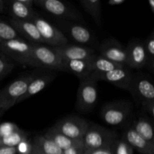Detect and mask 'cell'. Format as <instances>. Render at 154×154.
Segmentation results:
<instances>
[{"mask_svg": "<svg viewBox=\"0 0 154 154\" xmlns=\"http://www.w3.org/2000/svg\"><path fill=\"white\" fill-rule=\"evenodd\" d=\"M32 142L33 150L41 154H63V150L44 135H37Z\"/></svg>", "mask_w": 154, "mask_h": 154, "instance_id": "obj_23", "label": "cell"}, {"mask_svg": "<svg viewBox=\"0 0 154 154\" xmlns=\"http://www.w3.org/2000/svg\"><path fill=\"white\" fill-rule=\"evenodd\" d=\"M84 149L83 144L80 145L74 146L66 150H63V154H84Z\"/></svg>", "mask_w": 154, "mask_h": 154, "instance_id": "obj_35", "label": "cell"}, {"mask_svg": "<svg viewBox=\"0 0 154 154\" xmlns=\"http://www.w3.org/2000/svg\"><path fill=\"white\" fill-rule=\"evenodd\" d=\"M27 66L37 67L47 71L64 72L63 60L54 48L43 45H34Z\"/></svg>", "mask_w": 154, "mask_h": 154, "instance_id": "obj_1", "label": "cell"}, {"mask_svg": "<svg viewBox=\"0 0 154 154\" xmlns=\"http://www.w3.org/2000/svg\"><path fill=\"white\" fill-rule=\"evenodd\" d=\"M126 49V66L141 69L147 65V56L144 42L135 40L129 43Z\"/></svg>", "mask_w": 154, "mask_h": 154, "instance_id": "obj_15", "label": "cell"}, {"mask_svg": "<svg viewBox=\"0 0 154 154\" xmlns=\"http://www.w3.org/2000/svg\"><path fill=\"white\" fill-rule=\"evenodd\" d=\"M29 138V133L20 129L8 136L0 138V147H17L23 140Z\"/></svg>", "mask_w": 154, "mask_h": 154, "instance_id": "obj_26", "label": "cell"}, {"mask_svg": "<svg viewBox=\"0 0 154 154\" xmlns=\"http://www.w3.org/2000/svg\"><path fill=\"white\" fill-rule=\"evenodd\" d=\"M9 24L17 32L18 35H22L29 43L34 45L44 44L37 27L32 20H17L11 18Z\"/></svg>", "mask_w": 154, "mask_h": 154, "instance_id": "obj_16", "label": "cell"}, {"mask_svg": "<svg viewBox=\"0 0 154 154\" xmlns=\"http://www.w3.org/2000/svg\"><path fill=\"white\" fill-rule=\"evenodd\" d=\"M146 56H147V66L148 69L153 71L154 66V31L144 41Z\"/></svg>", "mask_w": 154, "mask_h": 154, "instance_id": "obj_27", "label": "cell"}, {"mask_svg": "<svg viewBox=\"0 0 154 154\" xmlns=\"http://www.w3.org/2000/svg\"><path fill=\"white\" fill-rule=\"evenodd\" d=\"M125 1L126 0H109L108 1V5L111 6H117L123 4Z\"/></svg>", "mask_w": 154, "mask_h": 154, "instance_id": "obj_38", "label": "cell"}, {"mask_svg": "<svg viewBox=\"0 0 154 154\" xmlns=\"http://www.w3.org/2000/svg\"><path fill=\"white\" fill-rule=\"evenodd\" d=\"M62 28L69 35V37L76 43L84 45H93L94 42V35L87 27L82 24L66 21L60 23Z\"/></svg>", "mask_w": 154, "mask_h": 154, "instance_id": "obj_14", "label": "cell"}, {"mask_svg": "<svg viewBox=\"0 0 154 154\" xmlns=\"http://www.w3.org/2000/svg\"><path fill=\"white\" fill-rule=\"evenodd\" d=\"M35 73L26 76L17 78L10 84L0 90V110L6 111L10 109L15 104H17L18 99L22 97L26 92L28 86Z\"/></svg>", "mask_w": 154, "mask_h": 154, "instance_id": "obj_3", "label": "cell"}, {"mask_svg": "<svg viewBox=\"0 0 154 154\" xmlns=\"http://www.w3.org/2000/svg\"><path fill=\"white\" fill-rule=\"evenodd\" d=\"M89 123L76 116H69L59 120L53 127L68 138L73 140H82Z\"/></svg>", "mask_w": 154, "mask_h": 154, "instance_id": "obj_8", "label": "cell"}, {"mask_svg": "<svg viewBox=\"0 0 154 154\" xmlns=\"http://www.w3.org/2000/svg\"><path fill=\"white\" fill-rule=\"evenodd\" d=\"M144 111L147 113L148 115H150L152 118L154 117V100L147 101L141 103Z\"/></svg>", "mask_w": 154, "mask_h": 154, "instance_id": "obj_34", "label": "cell"}, {"mask_svg": "<svg viewBox=\"0 0 154 154\" xmlns=\"http://www.w3.org/2000/svg\"><path fill=\"white\" fill-rule=\"evenodd\" d=\"M34 2L45 11L64 20L80 21L82 20L77 11L59 0H34Z\"/></svg>", "mask_w": 154, "mask_h": 154, "instance_id": "obj_10", "label": "cell"}, {"mask_svg": "<svg viewBox=\"0 0 154 154\" xmlns=\"http://www.w3.org/2000/svg\"><path fill=\"white\" fill-rule=\"evenodd\" d=\"M114 144L111 146H109V147H103V148L96 149V150H87V151L84 152V154H114Z\"/></svg>", "mask_w": 154, "mask_h": 154, "instance_id": "obj_33", "label": "cell"}, {"mask_svg": "<svg viewBox=\"0 0 154 154\" xmlns=\"http://www.w3.org/2000/svg\"><path fill=\"white\" fill-rule=\"evenodd\" d=\"M117 135L112 131L96 124H89L82 138L84 151L103 148L113 145L117 140Z\"/></svg>", "mask_w": 154, "mask_h": 154, "instance_id": "obj_2", "label": "cell"}, {"mask_svg": "<svg viewBox=\"0 0 154 154\" xmlns=\"http://www.w3.org/2000/svg\"><path fill=\"white\" fill-rule=\"evenodd\" d=\"M19 1L20 2L22 3L23 5L29 8H33V5H35L34 0H19Z\"/></svg>", "mask_w": 154, "mask_h": 154, "instance_id": "obj_37", "label": "cell"}, {"mask_svg": "<svg viewBox=\"0 0 154 154\" xmlns=\"http://www.w3.org/2000/svg\"><path fill=\"white\" fill-rule=\"evenodd\" d=\"M99 55L117 64L126 66V48L115 39L104 41L99 48Z\"/></svg>", "mask_w": 154, "mask_h": 154, "instance_id": "obj_12", "label": "cell"}, {"mask_svg": "<svg viewBox=\"0 0 154 154\" xmlns=\"http://www.w3.org/2000/svg\"><path fill=\"white\" fill-rule=\"evenodd\" d=\"M81 7L90 14L98 26L102 24V5L99 0H82L80 1Z\"/></svg>", "mask_w": 154, "mask_h": 154, "instance_id": "obj_25", "label": "cell"}, {"mask_svg": "<svg viewBox=\"0 0 154 154\" xmlns=\"http://www.w3.org/2000/svg\"><path fill=\"white\" fill-rule=\"evenodd\" d=\"M17 154H32V142L29 138L23 140L16 147Z\"/></svg>", "mask_w": 154, "mask_h": 154, "instance_id": "obj_32", "label": "cell"}, {"mask_svg": "<svg viewBox=\"0 0 154 154\" xmlns=\"http://www.w3.org/2000/svg\"><path fill=\"white\" fill-rule=\"evenodd\" d=\"M130 92L135 99L141 103L154 100V86L151 80L142 75L132 77Z\"/></svg>", "mask_w": 154, "mask_h": 154, "instance_id": "obj_11", "label": "cell"}, {"mask_svg": "<svg viewBox=\"0 0 154 154\" xmlns=\"http://www.w3.org/2000/svg\"><path fill=\"white\" fill-rule=\"evenodd\" d=\"M0 154H17L16 147H0Z\"/></svg>", "mask_w": 154, "mask_h": 154, "instance_id": "obj_36", "label": "cell"}, {"mask_svg": "<svg viewBox=\"0 0 154 154\" xmlns=\"http://www.w3.org/2000/svg\"><path fill=\"white\" fill-rule=\"evenodd\" d=\"M5 8V2L0 0V14L4 12Z\"/></svg>", "mask_w": 154, "mask_h": 154, "instance_id": "obj_39", "label": "cell"}, {"mask_svg": "<svg viewBox=\"0 0 154 154\" xmlns=\"http://www.w3.org/2000/svg\"><path fill=\"white\" fill-rule=\"evenodd\" d=\"M133 149L122 138H117L114 144V154H133Z\"/></svg>", "mask_w": 154, "mask_h": 154, "instance_id": "obj_30", "label": "cell"}, {"mask_svg": "<svg viewBox=\"0 0 154 154\" xmlns=\"http://www.w3.org/2000/svg\"><path fill=\"white\" fill-rule=\"evenodd\" d=\"M90 77L97 82L99 81H106L119 88L129 91L133 76L129 68L126 66H123L105 73L92 72Z\"/></svg>", "mask_w": 154, "mask_h": 154, "instance_id": "obj_9", "label": "cell"}, {"mask_svg": "<svg viewBox=\"0 0 154 154\" xmlns=\"http://www.w3.org/2000/svg\"><path fill=\"white\" fill-rule=\"evenodd\" d=\"M90 63L92 72H98V73H105L123 66V65L117 64L114 62L110 61L97 54L90 59Z\"/></svg>", "mask_w": 154, "mask_h": 154, "instance_id": "obj_24", "label": "cell"}, {"mask_svg": "<svg viewBox=\"0 0 154 154\" xmlns=\"http://www.w3.org/2000/svg\"><path fill=\"white\" fill-rule=\"evenodd\" d=\"M44 135L48 139L51 140L62 150H66L74 146L80 145L82 144V140L71 139L54 129L53 126L50 128Z\"/></svg>", "mask_w": 154, "mask_h": 154, "instance_id": "obj_22", "label": "cell"}, {"mask_svg": "<svg viewBox=\"0 0 154 154\" xmlns=\"http://www.w3.org/2000/svg\"><path fill=\"white\" fill-rule=\"evenodd\" d=\"M3 40H2V39H0V49H1V44H2V42Z\"/></svg>", "mask_w": 154, "mask_h": 154, "instance_id": "obj_42", "label": "cell"}, {"mask_svg": "<svg viewBox=\"0 0 154 154\" xmlns=\"http://www.w3.org/2000/svg\"><path fill=\"white\" fill-rule=\"evenodd\" d=\"M63 67L64 72L73 74L80 80L87 78L92 73L90 60H63Z\"/></svg>", "mask_w": 154, "mask_h": 154, "instance_id": "obj_20", "label": "cell"}, {"mask_svg": "<svg viewBox=\"0 0 154 154\" xmlns=\"http://www.w3.org/2000/svg\"><path fill=\"white\" fill-rule=\"evenodd\" d=\"M148 5L150 6L151 11L154 13V1L153 0H149L148 1Z\"/></svg>", "mask_w": 154, "mask_h": 154, "instance_id": "obj_40", "label": "cell"}, {"mask_svg": "<svg viewBox=\"0 0 154 154\" xmlns=\"http://www.w3.org/2000/svg\"><path fill=\"white\" fill-rule=\"evenodd\" d=\"M20 130L16 123L5 122L0 124V138L8 136L12 133Z\"/></svg>", "mask_w": 154, "mask_h": 154, "instance_id": "obj_31", "label": "cell"}, {"mask_svg": "<svg viewBox=\"0 0 154 154\" xmlns=\"http://www.w3.org/2000/svg\"><path fill=\"white\" fill-rule=\"evenodd\" d=\"M131 111L132 105L128 101L110 102L102 108L101 117L110 126H121L127 120Z\"/></svg>", "mask_w": 154, "mask_h": 154, "instance_id": "obj_6", "label": "cell"}, {"mask_svg": "<svg viewBox=\"0 0 154 154\" xmlns=\"http://www.w3.org/2000/svg\"><path fill=\"white\" fill-rule=\"evenodd\" d=\"M19 38V35L13 27L8 23L0 20V39L3 41Z\"/></svg>", "mask_w": 154, "mask_h": 154, "instance_id": "obj_28", "label": "cell"}, {"mask_svg": "<svg viewBox=\"0 0 154 154\" xmlns=\"http://www.w3.org/2000/svg\"><path fill=\"white\" fill-rule=\"evenodd\" d=\"M32 154H41V153H38L37 151H35V150H33V148H32Z\"/></svg>", "mask_w": 154, "mask_h": 154, "instance_id": "obj_41", "label": "cell"}, {"mask_svg": "<svg viewBox=\"0 0 154 154\" xmlns=\"http://www.w3.org/2000/svg\"><path fill=\"white\" fill-rule=\"evenodd\" d=\"M97 99V81L90 76L81 80L77 93V109L83 112L90 111L96 105Z\"/></svg>", "mask_w": 154, "mask_h": 154, "instance_id": "obj_5", "label": "cell"}, {"mask_svg": "<svg viewBox=\"0 0 154 154\" xmlns=\"http://www.w3.org/2000/svg\"><path fill=\"white\" fill-rule=\"evenodd\" d=\"M55 78L56 75L51 72V71L49 72L42 73L40 74V75H37L35 73L34 78H32L31 82L29 84L28 88H27V90L25 93V94L18 99L17 103L23 102V101L29 99L32 96H34L37 93H40L53 80H54Z\"/></svg>", "mask_w": 154, "mask_h": 154, "instance_id": "obj_17", "label": "cell"}, {"mask_svg": "<svg viewBox=\"0 0 154 154\" xmlns=\"http://www.w3.org/2000/svg\"><path fill=\"white\" fill-rule=\"evenodd\" d=\"M32 21L37 27L44 44L52 48H57L69 43V40L61 30L43 18L37 16Z\"/></svg>", "mask_w": 154, "mask_h": 154, "instance_id": "obj_7", "label": "cell"}, {"mask_svg": "<svg viewBox=\"0 0 154 154\" xmlns=\"http://www.w3.org/2000/svg\"><path fill=\"white\" fill-rule=\"evenodd\" d=\"M122 138L133 150H136L141 154H154V145H151L141 138L131 126L123 131Z\"/></svg>", "mask_w": 154, "mask_h": 154, "instance_id": "obj_18", "label": "cell"}, {"mask_svg": "<svg viewBox=\"0 0 154 154\" xmlns=\"http://www.w3.org/2000/svg\"><path fill=\"white\" fill-rule=\"evenodd\" d=\"M7 8L9 14L11 16V19L17 20H32L37 14L33 8H29L23 5L20 2L19 0H12L8 1Z\"/></svg>", "mask_w": 154, "mask_h": 154, "instance_id": "obj_19", "label": "cell"}, {"mask_svg": "<svg viewBox=\"0 0 154 154\" xmlns=\"http://www.w3.org/2000/svg\"><path fill=\"white\" fill-rule=\"evenodd\" d=\"M14 68V63L8 57L0 53V80L11 73Z\"/></svg>", "mask_w": 154, "mask_h": 154, "instance_id": "obj_29", "label": "cell"}, {"mask_svg": "<svg viewBox=\"0 0 154 154\" xmlns=\"http://www.w3.org/2000/svg\"><path fill=\"white\" fill-rule=\"evenodd\" d=\"M54 48L64 60H90L96 54L94 50L90 47L69 43Z\"/></svg>", "mask_w": 154, "mask_h": 154, "instance_id": "obj_13", "label": "cell"}, {"mask_svg": "<svg viewBox=\"0 0 154 154\" xmlns=\"http://www.w3.org/2000/svg\"><path fill=\"white\" fill-rule=\"evenodd\" d=\"M131 126L147 142L151 145H154L153 124L148 118L145 117H139L137 120H134Z\"/></svg>", "mask_w": 154, "mask_h": 154, "instance_id": "obj_21", "label": "cell"}, {"mask_svg": "<svg viewBox=\"0 0 154 154\" xmlns=\"http://www.w3.org/2000/svg\"><path fill=\"white\" fill-rule=\"evenodd\" d=\"M34 45L21 38L2 41L0 53L23 66H26Z\"/></svg>", "mask_w": 154, "mask_h": 154, "instance_id": "obj_4", "label": "cell"}]
</instances>
